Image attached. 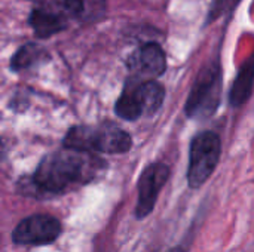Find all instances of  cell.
Masks as SVG:
<instances>
[{
    "label": "cell",
    "instance_id": "5",
    "mask_svg": "<svg viewBox=\"0 0 254 252\" xmlns=\"http://www.w3.org/2000/svg\"><path fill=\"white\" fill-rule=\"evenodd\" d=\"M63 232L60 220L48 214H34L21 220L12 232L15 245H49Z\"/></svg>",
    "mask_w": 254,
    "mask_h": 252
},
{
    "label": "cell",
    "instance_id": "12",
    "mask_svg": "<svg viewBox=\"0 0 254 252\" xmlns=\"http://www.w3.org/2000/svg\"><path fill=\"white\" fill-rule=\"evenodd\" d=\"M46 58H48V53L42 46L36 43H27L13 53L10 59V68L13 71H22V70L31 68L40 64Z\"/></svg>",
    "mask_w": 254,
    "mask_h": 252
},
{
    "label": "cell",
    "instance_id": "2",
    "mask_svg": "<svg viewBox=\"0 0 254 252\" xmlns=\"http://www.w3.org/2000/svg\"><path fill=\"white\" fill-rule=\"evenodd\" d=\"M63 146L64 149L85 153L124 154L131 150L132 138L115 123L106 122L98 126L76 125L67 131Z\"/></svg>",
    "mask_w": 254,
    "mask_h": 252
},
{
    "label": "cell",
    "instance_id": "9",
    "mask_svg": "<svg viewBox=\"0 0 254 252\" xmlns=\"http://www.w3.org/2000/svg\"><path fill=\"white\" fill-rule=\"evenodd\" d=\"M254 86V55L240 68L229 91V104L235 108L244 105L252 97Z\"/></svg>",
    "mask_w": 254,
    "mask_h": 252
},
{
    "label": "cell",
    "instance_id": "11",
    "mask_svg": "<svg viewBox=\"0 0 254 252\" xmlns=\"http://www.w3.org/2000/svg\"><path fill=\"white\" fill-rule=\"evenodd\" d=\"M135 89L144 114H155L161 108L165 98L164 86L156 80H146L141 83H135Z\"/></svg>",
    "mask_w": 254,
    "mask_h": 252
},
{
    "label": "cell",
    "instance_id": "4",
    "mask_svg": "<svg viewBox=\"0 0 254 252\" xmlns=\"http://www.w3.org/2000/svg\"><path fill=\"white\" fill-rule=\"evenodd\" d=\"M222 154V141L214 131H202L190 141L188 186L193 190L202 187L216 171Z\"/></svg>",
    "mask_w": 254,
    "mask_h": 252
},
{
    "label": "cell",
    "instance_id": "13",
    "mask_svg": "<svg viewBox=\"0 0 254 252\" xmlns=\"http://www.w3.org/2000/svg\"><path fill=\"white\" fill-rule=\"evenodd\" d=\"M168 252H186V250L183 247H174V248H171Z\"/></svg>",
    "mask_w": 254,
    "mask_h": 252
},
{
    "label": "cell",
    "instance_id": "6",
    "mask_svg": "<svg viewBox=\"0 0 254 252\" xmlns=\"http://www.w3.org/2000/svg\"><path fill=\"white\" fill-rule=\"evenodd\" d=\"M170 168L162 162L150 163L140 175L138 180V199L135 206V217L146 218L155 208L159 192L170 178Z\"/></svg>",
    "mask_w": 254,
    "mask_h": 252
},
{
    "label": "cell",
    "instance_id": "1",
    "mask_svg": "<svg viewBox=\"0 0 254 252\" xmlns=\"http://www.w3.org/2000/svg\"><path fill=\"white\" fill-rule=\"evenodd\" d=\"M101 168H104V162L92 153L64 149L46 154L40 160L31 175V184L40 193L60 195L91 181Z\"/></svg>",
    "mask_w": 254,
    "mask_h": 252
},
{
    "label": "cell",
    "instance_id": "8",
    "mask_svg": "<svg viewBox=\"0 0 254 252\" xmlns=\"http://www.w3.org/2000/svg\"><path fill=\"white\" fill-rule=\"evenodd\" d=\"M28 24L34 30V34L39 39L51 37L63 31L67 25L63 13L54 12L48 7H34L30 13Z\"/></svg>",
    "mask_w": 254,
    "mask_h": 252
},
{
    "label": "cell",
    "instance_id": "7",
    "mask_svg": "<svg viewBox=\"0 0 254 252\" xmlns=\"http://www.w3.org/2000/svg\"><path fill=\"white\" fill-rule=\"evenodd\" d=\"M129 68L150 77H159L167 70V58L158 43H146L129 58Z\"/></svg>",
    "mask_w": 254,
    "mask_h": 252
},
{
    "label": "cell",
    "instance_id": "10",
    "mask_svg": "<svg viewBox=\"0 0 254 252\" xmlns=\"http://www.w3.org/2000/svg\"><path fill=\"white\" fill-rule=\"evenodd\" d=\"M115 113L124 120H137L138 117H141L144 114L140 98L137 95L135 82L131 80L127 83L119 100L116 101Z\"/></svg>",
    "mask_w": 254,
    "mask_h": 252
},
{
    "label": "cell",
    "instance_id": "3",
    "mask_svg": "<svg viewBox=\"0 0 254 252\" xmlns=\"http://www.w3.org/2000/svg\"><path fill=\"white\" fill-rule=\"evenodd\" d=\"M222 68L219 62H210L201 68L185 104V113L189 119L205 120L214 116L222 101Z\"/></svg>",
    "mask_w": 254,
    "mask_h": 252
}]
</instances>
